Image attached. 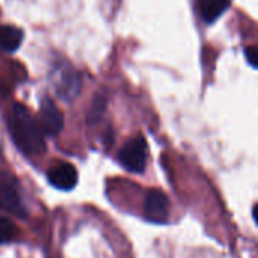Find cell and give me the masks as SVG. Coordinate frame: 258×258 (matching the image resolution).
Returning a JSON list of instances; mask_svg holds the SVG:
<instances>
[{
	"mask_svg": "<svg viewBox=\"0 0 258 258\" xmlns=\"http://www.w3.org/2000/svg\"><path fill=\"white\" fill-rule=\"evenodd\" d=\"M23 41V32L14 26H0V48L15 51Z\"/></svg>",
	"mask_w": 258,
	"mask_h": 258,
	"instance_id": "9",
	"label": "cell"
},
{
	"mask_svg": "<svg viewBox=\"0 0 258 258\" xmlns=\"http://www.w3.org/2000/svg\"><path fill=\"white\" fill-rule=\"evenodd\" d=\"M39 125L47 136H56L63 127V116L57 106L50 100L44 98L39 109Z\"/></svg>",
	"mask_w": 258,
	"mask_h": 258,
	"instance_id": "5",
	"label": "cell"
},
{
	"mask_svg": "<svg viewBox=\"0 0 258 258\" xmlns=\"http://www.w3.org/2000/svg\"><path fill=\"white\" fill-rule=\"evenodd\" d=\"M106 109V97L104 95H97L92 101V106L89 109V113H88V121L89 122H97L103 112Z\"/></svg>",
	"mask_w": 258,
	"mask_h": 258,
	"instance_id": "11",
	"label": "cell"
},
{
	"mask_svg": "<svg viewBox=\"0 0 258 258\" xmlns=\"http://www.w3.org/2000/svg\"><path fill=\"white\" fill-rule=\"evenodd\" d=\"M148 147L142 136H138L132 141H128L122 150L118 154V160L128 172L133 174H142L147 166V157H148Z\"/></svg>",
	"mask_w": 258,
	"mask_h": 258,
	"instance_id": "3",
	"label": "cell"
},
{
	"mask_svg": "<svg viewBox=\"0 0 258 258\" xmlns=\"http://www.w3.org/2000/svg\"><path fill=\"white\" fill-rule=\"evenodd\" d=\"M9 132L15 145L29 156H36L44 153V132L39 121L33 118L27 107L23 104H14L9 113Z\"/></svg>",
	"mask_w": 258,
	"mask_h": 258,
	"instance_id": "1",
	"label": "cell"
},
{
	"mask_svg": "<svg viewBox=\"0 0 258 258\" xmlns=\"http://www.w3.org/2000/svg\"><path fill=\"white\" fill-rule=\"evenodd\" d=\"M252 216H254V221L258 224V204L254 207V210H252Z\"/></svg>",
	"mask_w": 258,
	"mask_h": 258,
	"instance_id": "13",
	"label": "cell"
},
{
	"mask_svg": "<svg viewBox=\"0 0 258 258\" xmlns=\"http://www.w3.org/2000/svg\"><path fill=\"white\" fill-rule=\"evenodd\" d=\"M80 89V80L79 76L73 70H59L57 80H56V91L60 97L70 100L76 97V94Z\"/></svg>",
	"mask_w": 258,
	"mask_h": 258,
	"instance_id": "7",
	"label": "cell"
},
{
	"mask_svg": "<svg viewBox=\"0 0 258 258\" xmlns=\"http://www.w3.org/2000/svg\"><path fill=\"white\" fill-rule=\"evenodd\" d=\"M144 213L150 222L165 224L169 218V200L165 192L151 189L144 201Z\"/></svg>",
	"mask_w": 258,
	"mask_h": 258,
	"instance_id": "4",
	"label": "cell"
},
{
	"mask_svg": "<svg viewBox=\"0 0 258 258\" xmlns=\"http://www.w3.org/2000/svg\"><path fill=\"white\" fill-rule=\"evenodd\" d=\"M0 209L21 219L27 216L20 198L18 181L6 171H0Z\"/></svg>",
	"mask_w": 258,
	"mask_h": 258,
	"instance_id": "2",
	"label": "cell"
},
{
	"mask_svg": "<svg viewBox=\"0 0 258 258\" xmlns=\"http://www.w3.org/2000/svg\"><path fill=\"white\" fill-rule=\"evenodd\" d=\"M245 56L252 67L258 68V47H248L245 50Z\"/></svg>",
	"mask_w": 258,
	"mask_h": 258,
	"instance_id": "12",
	"label": "cell"
},
{
	"mask_svg": "<svg viewBox=\"0 0 258 258\" xmlns=\"http://www.w3.org/2000/svg\"><path fill=\"white\" fill-rule=\"evenodd\" d=\"M17 236V227L6 218L0 216V245L14 240Z\"/></svg>",
	"mask_w": 258,
	"mask_h": 258,
	"instance_id": "10",
	"label": "cell"
},
{
	"mask_svg": "<svg viewBox=\"0 0 258 258\" xmlns=\"http://www.w3.org/2000/svg\"><path fill=\"white\" fill-rule=\"evenodd\" d=\"M228 6L230 0H200V12L207 23H213L215 20H218Z\"/></svg>",
	"mask_w": 258,
	"mask_h": 258,
	"instance_id": "8",
	"label": "cell"
},
{
	"mask_svg": "<svg viewBox=\"0 0 258 258\" xmlns=\"http://www.w3.org/2000/svg\"><path fill=\"white\" fill-rule=\"evenodd\" d=\"M47 177H48L50 184L60 190H71L77 184V180H79L76 168L67 162L54 163L48 169Z\"/></svg>",
	"mask_w": 258,
	"mask_h": 258,
	"instance_id": "6",
	"label": "cell"
}]
</instances>
